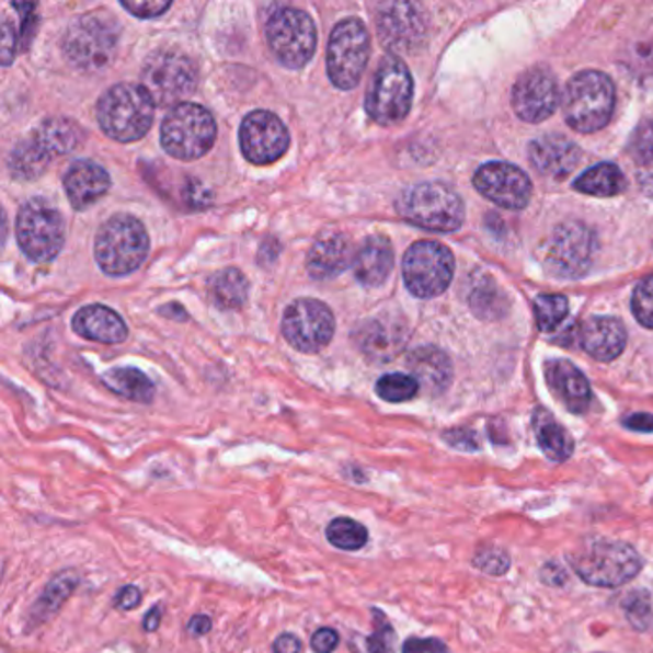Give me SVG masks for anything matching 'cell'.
Masks as SVG:
<instances>
[{
	"mask_svg": "<svg viewBox=\"0 0 653 653\" xmlns=\"http://www.w3.org/2000/svg\"><path fill=\"white\" fill-rule=\"evenodd\" d=\"M84 130L68 117H53L41 123L23 138L8 158L10 175L18 181H35L61 156L83 145Z\"/></svg>",
	"mask_w": 653,
	"mask_h": 653,
	"instance_id": "6da1fadb",
	"label": "cell"
},
{
	"mask_svg": "<svg viewBox=\"0 0 653 653\" xmlns=\"http://www.w3.org/2000/svg\"><path fill=\"white\" fill-rule=\"evenodd\" d=\"M570 565L586 585L619 588L639 575L642 555L627 542L591 537L568 554Z\"/></svg>",
	"mask_w": 653,
	"mask_h": 653,
	"instance_id": "7a4b0ae2",
	"label": "cell"
},
{
	"mask_svg": "<svg viewBox=\"0 0 653 653\" xmlns=\"http://www.w3.org/2000/svg\"><path fill=\"white\" fill-rule=\"evenodd\" d=\"M156 102L142 84L119 83L107 89L99 107L100 127L117 142H135L150 130Z\"/></svg>",
	"mask_w": 653,
	"mask_h": 653,
	"instance_id": "3957f363",
	"label": "cell"
},
{
	"mask_svg": "<svg viewBox=\"0 0 653 653\" xmlns=\"http://www.w3.org/2000/svg\"><path fill=\"white\" fill-rule=\"evenodd\" d=\"M616 110V87L606 73L586 69L571 79L563 94V115L571 129L596 133Z\"/></svg>",
	"mask_w": 653,
	"mask_h": 653,
	"instance_id": "277c9868",
	"label": "cell"
},
{
	"mask_svg": "<svg viewBox=\"0 0 653 653\" xmlns=\"http://www.w3.org/2000/svg\"><path fill=\"white\" fill-rule=\"evenodd\" d=\"M150 251L145 225L130 215H115L102 225L94 242V257L110 276L135 273Z\"/></svg>",
	"mask_w": 653,
	"mask_h": 653,
	"instance_id": "5b68a950",
	"label": "cell"
},
{
	"mask_svg": "<svg viewBox=\"0 0 653 653\" xmlns=\"http://www.w3.org/2000/svg\"><path fill=\"white\" fill-rule=\"evenodd\" d=\"M217 123L207 107L192 102L173 106L161 123L163 150L181 161L204 158L215 145Z\"/></svg>",
	"mask_w": 653,
	"mask_h": 653,
	"instance_id": "8992f818",
	"label": "cell"
},
{
	"mask_svg": "<svg viewBox=\"0 0 653 653\" xmlns=\"http://www.w3.org/2000/svg\"><path fill=\"white\" fill-rule=\"evenodd\" d=\"M397 211L404 220L432 232H455L463 222L462 198L443 183L406 188L397 199Z\"/></svg>",
	"mask_w": 653,
	"mask_h": 653,
	"instance_id": "52a82bcc",
	"label": "cell"
},
{
	"mask_svg": "<svg viewBox=\"0 0 653 653\" xmlns=\"http://www.w3.org/2000/svg\"><path fill=\"white\" fill-rule=\"evenodd\" d=\"M119 33L115 23L100 14H84L69 25L61 41L68 60L81 71H100L114 61Z\"/></svg>",
	"mask_w": 653,
	"mask_h": 653,
	"instance_id": "ba28073f",
	"label": "cell"
},
{
	"mask_svg": "<svg viewBox=\"0 0 653 653\" xmlns=\"http://www.w3.org/2000/svg\"><path fill=\"white\" fill-rule=\"evenodd\" d=\"M370 58V37L365 23L347 18L335 25L328 43L326 68L330 81L342 89H355L365 76Z\"/></svg>",
	"mask_w": 653,
	"mask_h": 653,
	"instance_id": "9c48e42d",
	"label": "cell"
},
{
	"mask_svg": "<svg viewBox=\"0 0 653 653\" xmlns=\"http://www.w3.org/2000/svg\"><path fill=\"white\" fill-rule=\"evenodd\" d=\"M414 83L406 64L396 56L381 60L366 96V112L380 125H396L409 115Z\"/></svg>",
	"mask_w": 653,
	"mask_h": 653,
	"instance_id": "30bf717a",
	"label": "cell"
},
{
	"mask_svg": "<svg viewBox=\"0 0 653 653\" xmlns=\"http://www.w3.org/2000/svg\"><path fill=\"white\" fill-rule=\"evenodd\" d=\"M198 84L194 61L181 50H158L150 54L142 68V87L156 106H179Z\"/></svg>",
	"mask_w": 653,
	"mask_h": 653,
	"instance_id": "8fae6325",
	"label": "cell"
},
{
	"mask_svg": "<svg viewBox=\"0 0 653 653\" xmlns=\"http://www.w3.org/2000/svg\"><path fill=\"white\" fill-rule=\"evenodd\" d=\"M266 41L282 66L301 69L317 50V27L303 10L282 7L266 22Z\"/></svg>",
	"mask_w": 653,
	"mask_h": 653,
	"instance_id": "7c38bea8",
	"label": "cell"
},
{
	"mask_svg": "<svg viewBox=\"0 0 653 653\" xmlns=\"http://www.w3.org/2000/svg\"><path fill=\"white\" fill-rule=\"evenodd\" d=\"M15 238L31 261H53L60 253L66 240L60 211L46 199H31L18 214Z\"/></svg>",
	"mask_w": 653,
	"mask_h": 653,
	"instance_id": "4fadbf2b",
	"label": "cell"
},
{
	"mask_svg": "<svg viewBox=\"0 0 653 653\" xmlns=\"http://www.w3.org/2000/svg\"><path fill=\"white\" fill-rule=\"evenodd\" d=\"M455 257L447 245L422 240L409 248L403 259V278L412 296L437 297L450 286Z\"/></svg>",
	"mask_w": 653,
	"mask_h": 653,
	"instance_id": "5bb4252c",
	"label": "cell"
},
{
	"mask_svg": "<svg viewBox=\"0 0 653 653\" xmlns=\"http://www.w3.org/2000/svg\"><path fill=\"white\" fill-rule=\"evenodd\" d=\"M596 240L583 222L570 220L554 228L542 245V265L555 278H581L593 265Z\"/></svg>",
	"mask_w": 653,
	"mask_h": 653,
	"instance_id": "9a60e30c",
	"label": "cell"
},
{
	"mask_svg": "<svg viewBox=\"0 0 653 653\" xmlns=\"http://www.w3.org/2000/svg\"><path fill=\"white\" fill-rule=\"evenodd\" d=\"M334 312L319 299H297L289 305L282 320V332L286 340L301 353H317L324 350L334 337Z\"/></svg>",
	"mask_w": 653,
	"mask_h": 653,
	"instance_id": "2e32d148",
	"label": "cell"
},
{
	"mask_svg": "<svg viewBox=\"0 0 653 653\" xmlns=\"http://www.w3.org/2000/svg\"><path fill=\"white\" fill-rule=\"evenodd\" d=\"M240 148L253 165H271L288 152V129L273 112L255 110L240 127Z\"/></svg>",
	"mask_w": 653,
	"mask_h": 653,
	"instance_id": "e0dca14e",
	"label": "cell"
},
{
	"mask_svg": "<svg viewBox=\"0 0 653 653\" xmlns=\"http://www.w3.org/2000/svg\"><path fill=\"white\" fill-rule=\"evenodd\" d=\"M560 104V87L548 68H532L517 79L512 91V106L519 119L540 123L554 114Z\"/></svg>",
	"mask_w": 653,
	"mask_h": 653,
	"instance_id": "ac0fdd59",
	"label": "cell"
},
{
	"mask_svg": "<svg viewBox=\"0 0 653 653\" xmlns=\"http://www.w3.org/2000/svg\"><path fill=\"white\" fill-rule=\"evenodd\" d=\"M473 184L479 194L506 209H524L529 206L532 184L522 169L504 161H491L478 169Z\"/></svg>",
	"mask_w": 653,
	"mask_h": 653,
	"instance_id": "d6986e66",
	"label": "cell"
},
{
	"mask_svg": "<svg viewBox=\"0 0 653 653\" xmlns=\"http://www.w3.org/2000/svg\"><path fill=\"white\" fill-rule=\"evenodd\" d=\"M376 23L381 43L399 53H411L412 48L422 45L426 35V23L414 4H383L378 10Z\"/></svg>",
	"mask_w": 653,
	"mask_h": 653,
	"instance_id": "ffe728a7",
	"label": "cell"
},
{
	"mask_svg": "<svg viewBox=\"0 0 653 653\" xmlns=\"http://www.w3.org/2000/svg\"><path fill=\"white\" fill-rule=\"evenodd\" d=\"M581 148L562 135H545L529 145V161L537 173L554 181L571 175L581 163Z\"/></svg>",
	"mask_w": 653,
	"mask_h": 653,
	"instance_id": "44dd1931",
	"label": "cell"
},
{
	"mask_svg": "<svg viewBox=\"0 0 653 653\" xmlns=\"http://www.w3.org/2000/svg\"><path fill=\"white\" fill-rule=\"evenodd\" d=\"M353 242L343 232L320 234L307 255V271L314 280H332L353 265Z\"/></svg>",
	"mask_w": 653,
	"mask_h": 653,
	"instance_id": "7402d4cb",
	"label": "cell"
},
{
	"mask_svg": "<svg viewBox=\"0 0 653 653\" xmlns=\"http://www.w3.org/2000/svg\"><path fill=\"white\" fill-rule=\"evenodd\" d=\"M112 186L106 169L91 160H79L64 176V188L73 209L83 211L96 204Z\"/></svg>",
	"mask_w": 653,
	"mask_h": 653,
	"instance_id": "603a6c76",
	"label": "cell"
},
{
	"mask_svg": "<svg viewBox=\"0 0 653 653\" xmlns=\"http://www.w3.org/2000/svg\"><path fill=\"white\" fill-rule=\"evenodd\" d=\"M578 345L596 360L609 363L623 353L627 330L614 317H593L578 330Z\"/></svg>",
	"mask_w": 653,
	"mask_h": 653,
	"instance_id": "cb8c5ba5",
	"label": "cell"
},
{
	"mask_svg": "<svg viewBox=\"0 0 653 653\" xmlns=\"http://www.w3.org/2000/svg\"><path fill=\"white\" fill-rule=\"evenodd\" d=\"M355 337L366 357L378 363H388L396 358L406 345V330L403 324L383 317L366 320L365 324L358 328Z\"/></svg>",
	"mask_w": 653,
	"mask_h": 653,
	"instance_id": "d4e9b609",
	"label": "cell"
},
{
	"mask_svg": "<svg viewBox=\"0 0 653 653\" xmlns=\"http://www.w3.org/2000/svg\"><path fill=\"white\" fill-rule=\"evenodd\" d=\"M393 265H396L393 245L386 236L376 234L366 238L363 245L355 251L353 273L366 288H378L388 280Z\"/></svg>",
	"mask_w": 653,
	"mask_h": 653,
	"instance_id": "484cf974",
	"label": "cell"
},
{
	"mask_svg": "<svg viewBox=\"0 0 653 653\" xmlns=\"http://www.w3.org/2000/svg\"><path fill=\"white\" fill-rule=\"evenodd\" d=\"M547 380L555 397L573 414H585L591 406L593 391L585 374L568 360H550L547 365Z\"/></svg>",
	"mask_w": 653,
	"mask_h": 653,
	"instance_id": "4316f807",
	"label": "cell"
},
{
	"mask_svg": "<svg viewBox=\"0 0 653 653\" xmlns=\"http://www.w3.org/2000/svg\"><path fill=\"white\" fill-rule=\"evenodd\" d=\"M73 330L81 337L99 343H122L127 340V324L122 317L104 305H87L77 312Z\"/></svg>",
	"mask_w": 653,
	"mask_h": 653,
	"instance_id": "83f0119b",
	"label": "cell"
},
{
	"mask_svg": "<svg viewBox=\"0 0 653 653\" xmlns=\"http://www.w3.org/2000/svg\"><path fill=\"white\" fill-rule=\"evenodd\" d=\"M409 368L420 386L434 393L447 388L448 381L452 378V368L447 355L432 345L412 351L409 355Z\"/></svg>",
	"mask_w": 653,
	"mask_h": 653,
	"instance_id": "f1b7e54d",
	"label": "cell"
},
{
	"mask_svg": "<svg viewBox=\"0 0 653 653\" xmlns=\"http://www.w3.org/2000/svg\"><path fill=\"white\" fill-rule=\"evenodd\" d=\"M532 429L537 435L540 450L552 462H565L573 455L575 443L571 439L570 432L560 426L550 412L537 409L532 414Z\"/></svg>",
	"mask_w": 653,
	"mask_h": 653,
	"instance_id": "f546056e",
	"label": "cell"
},
{
	"mask_svg": "<svg viewBox=\"0 0 653 653\" xmlns=\"http://www.w3.org/2000/svg\"><path fill=\"white\" fill-rule=\"evenodd\" d=\"M573 188L596 198H611L627 188V179L616 163H598L578 176Z\"/></svg>",
	"mask_w": 653,
	"mask_h": 653,
	"instance_id": "4dcf8cb0",
	"label": "cell"
},
{
	"mask_svg": "<svg viewBox=\"0 0 653 653\" xmlns=\"http://www.w3.org/2000/svg\"><path fill=\"white\" fill-rule=\"evenodd\" d=\"M77 578L76 573H60L45 586L43 594L38 596L37 602L31 608L30 623L31 627L48 621L54 614H58V609L66 604L69 596L76 591Z\"/></svg>",
	"mask_w": 653,
	"mask_h": 653,
	"instance_id": "1f68e13d",
	"label": "cell"
},
{
	"mask_svg": "<svg viewBox=\"0 0 653 653\" xmlns=\"http://www.w3.org/2000/svg\"><path fill=\"white\" fill-rule=\"evenodd\" d=\"M248 278L238 268H222L209 282V297L222 311H236L248 301Z\"/></svg>",
	"mask_w": 653,
	"mask_h": 653,
	"instance_id": "d6a6232c",
	"label": "cell"
},
{
	"mask_svg": "<svg viewBox=\"0 0 653 653\" xmlns=\"http://www.w3.org/2000/svg\"><path fill=\"white\" fill-rule=\"evenodd\" d=\"M104 383L117 396L127 397L137 403H150L153 399V383L138 368H114L104 374Z\"/></svg>",
	"mask_w": 653,
	"mask_h": 653,
	"instance_id": "836d02e7",
	"label": "cell"
},
{
	"mask_svg": "<svg viewBox=\"0 0 653 653\" xmlns=\"http://www.w3.org/2000/svg\"><path fill=\"white\" fill-rule=\"evenodd\" d=\"M470 305L481 319H499L506 309L501 288H496V284L486 274L478 276L471 284Z\"/></svg>",
	"mask_w": 653,
	"mask_h": 653,
	"instance_id": "e575fe53",
	"label": "cell"
},
{
	"mask_svg": "<svg viewBox=\"0 0 653 653\" xmlns=\"http://www.w3.org/2000/svg\"><path fill=\"white\" fill-rule=\"evenodd\" d=\"M326 539L332 547L345 552H355L366 547L368 529L351 517H335L326 527Z\"/></svg>",
	"mask_w": 653,
	"mask_h": 653,
	"instance_id": "d590c367",
	"label": "cell"
},
{
	"mask_svg": "<svg viewBox=\"0 0 653 653\" xmlns=\"http://www.w3.org/2000/svg\"><path fill=\"white\" fill-rule=\"evenodd\" d=\"M420 383L409 374H386L376 383V393L388 403H404L419 396Z\"/></svg>",
	"mask_w": 653,
	"mask_h": 653,
	"instance_id": "8d00e7d4",
	"label": "cell"
},
{
	"mask_svg": "<svg viewBox=\"0 0 653 653\" xmlns=\"http://www.w3.org/2000/svg\"><path fill=\"white\" fill-rule=\"evenodd\" d=\"M570 312V303L563 296H539L535 299V317L542 332H552L562 324Z\"/></svg>",
	"mask_w": 653,
	"mask_h": 653,
	"instance_id": "74e56055",
	"label": "cell"
},
{
	"mask_svg": "<svg viewBox=\"0 0 653 653\" xmlns=\"http://www.w3.org/2000/svg\"><path fill=\"white\" fill-rule=\"evenodd\" d=\"M623 611L632 629L648 631L653 623L652 596L646 591L631 593L623 600Z\"/></svg>",
	"mask_w": 653,
	"mask_h": 653,
	"instance_id": "f35d334b",
	"label": "cell"
},
{
	"mask_svg": "<svg viewBox=\"0 0 653 653\" xmlns=\"http://www.w3.org/2000/svg\"><path fill=\"white\" fill-rule=\"evenodd\" d=\"M629 153L639 169L653 165V122L640 123L637 130L632 133Z\"/></svg>",
	"mask_w": 653,
	"mask_h": 653,
	"instance_id": "ab89813d",
	"label": "cell"
},
{
	"mask_svg": "<svg viewBox=\"0 0 653 653\" xmlns=\"http://www.w3.org/2000/svg\"><path fill=\"white\" fill-rule=\"evenodd\" d=\"M473 565L479 571H483L486 575H493V577H501L506 571L509 570V555L506 554V550H502L499 547H485L478 548V552L473 555Z\"/></svg>",
	"mask_w": 653,
	"mask_h": 653,
	"instance_id": "60d3db41",
	"label": "cell"
},
{
	"mask_svg": "<svg viewBox=\"0 0 653 653\" xmlns=\"http://www.w3.org/2000/svg\"><path fill=\"white\" fill-rule=\"evenodd\" d=\"M632 312L642 326L653 330V276L644 278L634 289Z\"/></svg>",
	"mask_w": 653,
	"mask_h": 653,
	"instance_id": "b9f144b4",
	"label": "cell"
},
{
	"mask_svg": "<svg viewBox=\"0 0 653 653\" xmlns=\"http://www.w3.org/2000/svg\"><path fill=\"white\" fill-rule=\"evenodd\" d=\"M366 648L370 653H396V631L386 619L376 621V629L373 637L366 640Z\"/></svg>",
	"mask_w": 653,
	"mask_h": 653,
	"instance_id": "7bdbcfd3",
	"label": "cell"
},
{
	"mask_svg": "<svg viewBox=\"0 0 653 653\" xmlns=\"http://www.w3.org/2000/svg\"><path fill=\"white\" fill-rule=\"evenodd\" d=\"M22 45V33L10 23L8 15L2 18V64L10 66L18 54V46Z\"/></svg>",
	"mask_w": 653,
	"mask_h": 653,
	"instance_id": "ee69618b",
	"label": "cell"
},
{
	"mask_svg": "<svg viewBox=\"0 0 653 653\" xmlns=\"http://www.w3.org/2000/svg\"><path fill=\"white\" fill-rule=\"evenodd\" d=\"M122 7L129 10L130 14L137 15V18H156V15H161L165 10H169L171 2H168V0H153V2L123 0Z\"/></svg>",
	"mask_w": 653,
	"mask_h": 653,
	"instance_id": "f6af8a7d",
	"label": "cell"
},
{
	"mask_svg": "<svg viewBox=\"0 0 653 653\" xmlns=\"http://www.w3.org/2000/svg\"><path fill=\"white\" fill-rule=\"evenodd\" d=\"M448 648L437 639H409L403 644V653H447Z\"/></svg>",
	"mask_w": 653,
	"mask_h": 653,
	"instance_id": "bcb514c9",
	"label": "cell"
},
{
	"mask_svg": "<svg viewBox=\"0 0 653 653\" xmlns=\"http://www.w3.org/2000/svg\"><path fill=\"white\" fill-rule=\"evenodd\" d=\"M337 642H340V637H337V632L334 629H319V631L312 634L311 639V648L317 653H332L337 646Z\"/></svg>",
	"mask_w": 653,
	"mask_h": 653,
	"instance_id": "7dc6e473",
	"label": "cell"
},
{
	"mask_svg": "<svg viewBox=\"0 0 653 653\" xmlns=\"http://www.w3.org/2000/svg\"><path fill=\"white\" fill-rule=\"evenodd\" d=\"M445 440H447L450 447L460 448V450H478L479 448L476 434H473V432H468V429L447 432V434H445Z\"/></svg>",
	"mask_w": 653,
	"mask_h": 653,
	"instance_id": "c3c4849f",
	"label": "cell"
},
{
	"mask_svg": "<svg viewBox=\"0 0 653 653\" xmlns=\"http://www.w3.org/2000/svg\"><path fill=\"white\" fill-rule=\"evenodd\" d=\"M140 600H142V594H140L137 586H123L122 591L115 596V608L130 611V609L137 608Z\"/></svg>",
	"mask_w": 653,
	"mask_h": 653,
	"instance_id": "681fc988",
	"label": "cell"
},
{
	"mask_svg": "<svg viewBox=\"0 0 653 653\" xmlns=\"http://www.w3.org/2000/svg\"><path fill=\"white\" fill-rule=\"evenodd\" d=\"M623 426L632 432H640V434H653V416L646 412L631 414L623 420Z\"/></svg>",
	"mask_w": 653,
	"mask_h": 653,
	"instance_id": "f907efd6",
	"label": "cell"
},
{
	"mask_svg": "<svg viewBox=\"0 0 653 653\" xmlns=\"http://www.w3.org/2000/svg\"><path fill=\"white\" fill-rule=\"evenodd\" d=\"M274 653H299L301 652V642L294 634H280L278 639L274 640Z\"/></svg>",
	"mask_w": 653,
	"mask_h": 653,
	"instance_id": "816d5d0a",
	"label": "cell"
},
{
	"mask_svg": "<svg viewBox=\"0 0 653 653\" xmlns=\"http://www.w3.org/2000/svg\"><path fill=\"white\" fill-rule=\"evenodd\" d=\"M209 631H211V619L209 617H192V621L188 623V632H191L192 637H204Z\"/></svg>",
	"mask_w": 653,
	"mask_h": 653,
	"instance_id": "f5cc1de1",
	"label": "cell"
},
{
	"mask_svg": "<svg viewBox=\"0 0 653 653\" xmlns=\"http://www.w3.org/2000/svg\"><path fill=\"white\" fill-rule=\"evenodd\" d=\"M639 184L642 192L653 198V165L650 168L639 169Z\"/></svg>",
	"mask_w": 653,
	"mask_h": 653,
	"instance_id": "db71d44e",
	"label": "cell"
},
{
	"mask_svg": "<svg viewBox=\"0 0 653 653\" xmlns=\"http://www.w3.org/2000/svg\"><path fill=\"white\" fill-rule=\"evenodd\" d=\"M160 621H161V608H158V606H156V608L150 609V611H148V614H146V617H145L146 631H148V632L156 631V629H158V627H160Z\"/></svg>",
	"mask_w": 653,
	"mask_h": 653,
	"instance_id": "11a10c76",
	"label": "cell"
}]
</instances>
